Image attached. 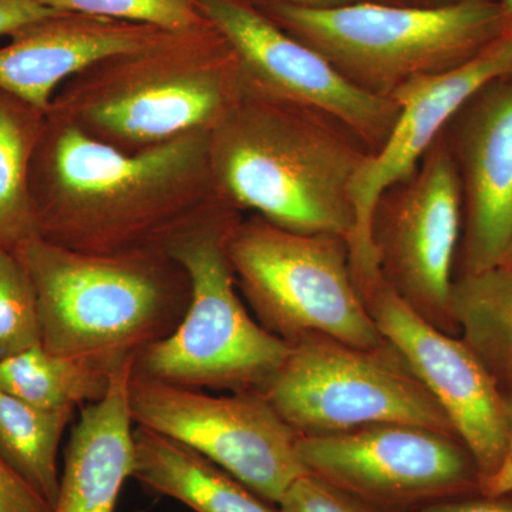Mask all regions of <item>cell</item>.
I'll return each instance as SVG.
<instances>
[{"label": "cell", "instance_id": "obj_1", "mask_svg": "<svg viewBox=\"0 0 512 512\" xmlns=\"http://www.w3.org/2000/svg\"><path fill=\"white\" fill-rule=\"evenodd\" d=\"M211 134H187L131 156L45 117L29 180L39 237L96 254L165 249L205 214L190 217L164 192L192 171L210 170Z\"/></svg>", "mask_w": 512, "mask_h": 512}, {"label": "cell", "instance_id": "obj_2", "mask_svg": "<svg viewBox=\"0 0 512 512\" xmlns=\"http://www.w3.org/2000/svg\"><path fill=\"white\" fill-rule=\"evenodd\" d=\"M373 153L335 117L244 86L211 134L212 184L237 211H255L298 234L350 242L353 181Z\"/></svg>", "mask_w": 512, "mask_h": 512}, {"label": "cell", "instance_id": "obj_3", "mask_svg": "<svg viewBox=\"0 0 512 512\" xmlns=\"http://www.w3.org/2000/svg\"><path fill=\"white\" fill-rule=\"evenodd\" d=\"M37 293L42 345L110 367L136 359L183 320L191 284L163 248L96 254L26 239L13 249Z\"/></svg>", "mask_w": 512, "mask_h": 512}, {"label": "cell", "instance_id": "obj_4", "mask_svg": "<svg viewBox=\"0 0 512 512\" xmlns=\"http://www.w3.org/2000/svg\"><path fill=\"white\" fill-rule=\"evenodd\" d=\"M256 6L325 57L348 82L387 99L414 80L471 62L507 33L494 0L446 6L360 3L320 10Z\"/></svg>", "mask_w": 512, "mask_h": 512}, {"label": "cell", "instance_id": "obj_5", "mask_svg": "<svg viewBox=\"0 0 512 512\" xmlns=\"http://www.w3.org/2000/svg\"><path fill=\"white\" fill-rule=\"evenodd\" d=\"M238 220L235 208L218 205L165 245L190 279V305L170 336L138 353L136 375L191 389L262 393L285 362L291 345L252 319L238 296L225 249Z\"/></svg>", "mask_w": 512, "mask_h": 512}, {"label": "cell", "instance_id": "obj_6", "mask_svg": "<svg viewBox=\"0 0 512 512\" xmlns=\"http://www.w3.org/2000/svg\"><path fill=\"white\" fill-rule=\"evenodd\" d=\"M225 249L256 320L289 345L323 335L359 349L389 346L357 289L348 239L298 234L256 215L235 222Z\"/></svg>", "mask_w": 512, "mask_h": 512}, {"label": "cell", "instance_id": "obj_7", "mask_svg": "<svg viewBox=\"0 0 512 512\" xmlns=\"http://www.w3.org/2000/svg\"><path fill=\"white\" fill-rule=\"evenodd\" d=\"M261 394L299 436L377 424H410L456 436L439 403L390 345L366 350L328 336H305L292 343Z\"/></svg>", "mask_w": 512, "mask_h": 512}, {"label": "cell", "instance_id": "obj_8", "mask_svg": "<svg viewBox=\"0 0 512 512\" xmlns=\"http://www.w3.org/2000/svg\"><path fill=\"white\" fill-rule=\"evenodd\" d=\"M136 67L94 97L84 117L103 133L161 144L191 133H212L241 97L239 60L212 23L130 56Z\"/></svg>", "mask_w": 512, "mask_h": 512}, {"label": "cell", "instance_id": "obj_9", "mask_svg": "<svg viewBox=\"0 0 512 512\" xmlns=\"http://www.w3.org/2000/svg\"><path fill=\"white\" fill-rule=\"evenodd\" d=\"M461 229L460 178L440 134L412 174L380 192L369 231L384 284L434 328L454 336Z\"/></svg>", "mask_w": 512, "mask_h": 512}, {"label": "cell", "instance_id": "obj_10", "mask_svg": "<svg viewBox=\"0 0 512 512\" xmlns=\"http://www.w3.org/2000/svg\"><path fill=\"white\" fill-rule=\"evenodd\" d=\"M128 392L136 426L192 448L269 503L308 473L296 450L301 436L261 393L212 396L134 372Z\"/></svg>", "mask_w": 512, "mask_h": 512}, {"label": "cell", "instance_id": "obj_11", "mask_svg": "<svg viewBox=\"0 0 512 512\" xmlns=\"http://www.w3.org/2000/svg\"><path fill=\"white\" fill-rule=\"evenodd\" d=\"M296 450L306 471L383 512L421 510L480 487L466 446L426 427L377 424L301 436Z\"/></svg>", "mask_w": 512, "mask_h": 512}, {"label": "cell", "instance_id": "obj_12", "mask_svg": "<svg viewBox=\"0 0 512 512\" xmlns=\"http://www.w3.org/2000/svg\"><path fill=\"white\" fill-rule=\"evenodd\" d=\"M194 2L237 55L244 86L335 117L375 153L386 143L399 116L396 101L348 82L325 57L285 32L251 0Z\"/></svg>", "mask_w": 512, "mask_h": 512}, {"label": "cell", "instance_id": "obj_13", "mask_svg": "<svg viewBox=\"0 0 512 512\" xmlns=\"http://www.w3.org/2000/svg\"><path fill=\"white\" fill-rule=\"evenodd\" d=\"M384 340L439 403L476 461L480 481L503 463L508 424L504 393L466 343L434 328L383 279L363 296Z\"/></svg>", "mask_w": 512, "mask_h": 512}, {"label": "cell", "instance_id": "obj_14", "mask_svg": "<svg viewBox=\"0 0 512 512\" xmlns=\"http://www.w3.org/2000/svg\"><path fill=\"white\" fill-rule=\"evenodd\" d=\"M512 73V33L480 56L450 72L423 77L393 94L399 116L386 143L366 161L352 185L356 229L349 242L350 265L360 295L382 281L370 241V215L380 192L412 174L451 117L481 87Z\"/></svg>", "mask_w": 512, "mask_h": 512}, {"label": "cell", "instance_id": "obj_15", "mask_svg": "<svg viewBox=\"0 0 512 512\" xmlns=\"http://www.w3.org/2000/svg\"><path fill=\"white\" fill-rule=\"evenodd\" d=\"M441 134L463 197L458 275L497 268L512 242V73L474 93Z\"/></svg>", "mask_w": 512, "mask_h": 512}, {"label": "cell", "instance_id": "obj_16", "mask_svg": "<svg viewBox=\"0 0 512 512\" xmlns=\"http://www.w3.org/2000/svg\"><path fill=\"white\" fill-rule=\"evenodd\" d=\"M170 32L138 23L57 13L30 23L0 47V92L46 113L67 77L111 59L136 55Z\"/></svg>", "mask_w": 512, "mask_h": 512}, {"label": "cell", "instance_id": "obj_17", "mask_svg": "<svg viewBox=\"0 0 512 512\" xmlns=\"http://www.w3.org/2000/svg\"><path fill=\"white\" fill-rule=\"evenodd\" d=\"M134 359L117 367L99 402L80 409L64 451L59 494L52 512H116L134 464L130 377Z\"/></svg>", "mask_w": 512, "mask_h": 512}, {"label": "cell", "instance_id": "obj_18", "mask_svg": "<svg viewBox=\"0 0 512 512\" xmlns=\"http://www.w3.org/2000/svg\"><path fill=\"white\" fill-rule=\"evenodd\" d=\"M131 478L151 493L195 512H279L278 505L192 448L146 427H134Z\"/></svg>", "mask_w": 512, "mask_h": 512}, {"label": "cell", "instance_id": "obj_19", "mask_svg": "<svg viewBox=\"0 0 512 512\" xmlns=\"http://www.w3.org/2000/svg\"><path fill=\"white\" fill-rule=\"evenodd\" d=\"M453 315L461 340L501 392H512V274L497 266L458 275L453 284Z\"/></svg>", "mask_w": 512, "mask_h": 512}, {"label": "cell", "instance_id": "obj_20", "mask_svg": "<svg viewBox=\"0 0 512 512\" xmlns=\"http://www.w3.org/2000/svg\"><path fill=\"white\" fill-rule=\"evenodd\" d=\"M114 370L36 345L0 359V389L40 409L77 410L103 399Z\"/></svg>", "mask_w": 512, "mask_h": 512}, {"label": "cell", "instance_id": "obj_21", "mask_svg": "<svg viewBox=\"0 0 512 512\" xmlns=\"http://www.w3.org/2000/svg\"><path fill=\"white\" fill-rule=\"evenodd\" d=\"M45 113L0 92V251L39 235L30 163Z\"/></svg>", "mask_w": 512, "mask_h": 512}, {"label": "cell", "instance_id": "obj_22", "mask_svg": "<svg viewBox=\"0 0 512 512\" xmlns=\"http://www.w3.org/2000/svg\"><path fill=\"white\" fill-rule=\"evenodd\" d=\"M76 409H40L0 389V456L53 508L59 447Z\"/></svg>", "mask_w": 512, "mask_h": 512}, {"label": "cell", "instance_id": "obj_23", "mask_svg": "<svg viewBox=\"0 0 512 512\" xmlns=\"http://www.w3.org/2000/svg\"><path fill=\"white\" fill-rule=\"evenodd\" d=\"M57 12L138 23L170 33L194 32L210 20L194 0H36Z\"/></svg>", "mask_w": 512, "mask_h": 512}, {"label": "cell", "instance_id": "obj_24", "mask_svg": "<svg viewBox=\"0 0 512 512\" xmlns=\"http://www.w3.org/2000/svg\"><path fill=\"white\" fill-rule=\"evenodd\" d=\"M42 345L39 302L25 266L0 251V359Z\"/></svg>", "mask_w": 512, "mask_h": 512}, {"label": "cell", "instance_id": "obj_25", "mask_svg": "<svg viewBox=\"0 0 512 512\" xmlns=\"http://www.w3.org/2000/svg\"><path fill=\"white\" fill-rule=\"evenodd\" d=\"M278 508L279 512H383L309 471L289 485Z\"/></svg>", "mask_w": 512, "mask_h": 512}, {"label": "cell", "instance_id": "obj_26", "mask_svg": "<svg viewBox=\"0 0 512 512\" xmlns=\"http://www.w3.org/2000/svg\"><path fill=\"white\" fill-rule=\"evenodd\" d=\"M0 512H52L32 485L0 456Z\"/></svg>", "mask_w": 512, "mask_h": 512}, {"label": "cell", "instance_id": "obj_27", "mask_svg": "<svg viewBox=\"0 0 512 512\" xmlns=\"http://www.w3.org/2000/svg\"><path fill=\"white\" fill-rule=\"evenodd\" d=\"M57 10L46 8L36 0H0V37L10 36L30 23L55 16Z\"/></svg>", "mask_w": 512, "mask_h": 512}, {"label": "cell", "instance_id": "obj_28", "mask_svg": "<svg viewBox=\"0 0 512 512\" xmlns=\"http://www.w3.org/2000/svg\"><path fill=\"white\" fill-rule=\"evenodd\" d=\"M504 402L508 424L507 450L497 471L480 481L478 491L487 497L512 494V392L504 393Z\"/></svg>", "mask_w": 512, "mask_h": 512}, {"label": "cell", "instance_id": "obj_29", "mask_svg": "<svg viewBox=\"0 0 512 512\" xmlns=\"http://www.w3.org/2000/svg\"><path fill=\"white\" fill-rule=\"evenodd\" d=\"M420 512H512L511 494L498 495V497H487L474 500H448L437 501V503L421 508Z\"/></svg>", "mask_w": 512, "mask_h": 512}, {"label": "cell", "instance_id": "obj_30", "mask_svg": "<svg viewBox=\"0 0 512 512\" xmlns=\"http://www.w3.org/2000/svg\"><path fill=\"white\" fill-rule=\"evenodd\" d=\"M255 5L262 3H282L305 9H336L345 6L360 5V3H384V5L424 6L421 0H251Z\"/></svg>", "mask_w": 512, "mask_h": 512}, {"label": "cell", "instance_id": "obj_31", "mask_svg": "<svg viewBox=\"0 0 512 512\" xmlns=\"http://www.w3.org/2000/svg\"><path fill=\"white\" fill-rule=\"evenodd\" d=\"M497 3L503 13L505 30L512 33V0H497Z\"/></svg>", "mask_w": 512, "mask_h": 512}, {"label": "cell", "instance_id": "obj_32", "mask_svg": "<svg viewBox=\"0 0 512 512\" xmlns=\"http://www.w3.org/2000/svg\"><path fill=\"white\" fill-rule=\"evenodd\" d=\"M471 2V0H421L424 6H446L456 5V3ZM497 2V0H494Z\"/></svg>", "mask_w": 512, "mask_h": 512}, {"label": "cell", "instance_id": "obj_33", "mask_svg": "<svg viewBox=\"0 0 512 512\" xmlns=\"http://www.w3.org/2000/svg\"><path fill=\"white\" fill-rule=\"evenodd\" d=\"M500 268L512 274V242L510 248H508L507 254H505L503 261H501Z\"/></svg>", "mask_w": 512, "mask_h": 512}]
</instances>
